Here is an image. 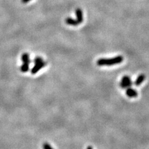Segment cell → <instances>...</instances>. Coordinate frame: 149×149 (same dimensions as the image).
<instances>
[{"label": "cell", "mask_w": 149, "mask_h": 149, "mask_svg": "<svg viewBox=\"0 0 149 149\" xmlns=\"http://www.w3.org/2000/svg\"><path fill=\"white\" fill-rule=\"evenodd\" d=\"M124 58L122 56L119 55L111 59H100L97 61L98 66H112L122 62Z\"/></svg>", "instance_id": "1"}, {"label": "cell", "mask_w": 149, "mask_h": 149, "mask_svg": "<svg viewBox=\"0 0 149 149\" xmlns=\"http://www.w3.org/2000/svg\"><path fill=\"white\" fill-rule=\"evenodd\" d=\"M132 85V81L129 76H124L122 77L121 81L120 82L119 86L122 89L130 88Z\"/></svg>", "instance_id": "2"}, {"label": "cell", "mask_w": 149, "mask_h": 149, "mask_svg": "<svg viewBox=\"0 0 149 149\" xmlns=\"http://www.w3.org/2000/svg\"><path fill=\"white\" fill-rule=\"evenodd\" d=\"M46 65H47V62H45V61H44L40 63H35V65L32 67L31 70H30V72H31L32 74L35 75V73H37L39 71H40V70L42 69V68H44V66H45Z\"/></svg>", "instance_id": "3"}, {"label": "cell", "mask_w": 149, "mask_h": 149, "mask_svg": "<svg viewBox=\"0 0 149 149\" xmlns=\"http://www.w3.org/2000/svg\"><path fill=\"white\" fill-rule=\"evenodd\" d=\"M75 14H76V20L78 22V23L81 24L83 21V12L80 8H77L75 10Z\"/></svg>", "instance_id": "4"}, {"label": "cell", "mask_w": 149, "mask_h": 149, "mask_svg": "<svg viewBox=\"0 0 149 149\" xmlns=\"http://www.w3.org/2000/svg\"><path fill=\"white\" fill-rule=\"evenodd\" d=\"M126 95L129 97H136L138 96V93L137 91L134 89L130 88H127L126 90Z\"/></svg>", "instance_id": "5"}, {"label": "cell", "mask_w": 149, "mask_h": 149, "mask_svg": "<svg viewBox=\"0 0 149 149\" xmlns=\"http://www.w3.org/2000/svg\"><path fill=\"white\" fill-rule=\"evenodd\" d=\"M65 23L66 24L73 25V26H77V25L79 24V23H78V22L77 21L76 19H74L70 18V17L65 19Z\"/></svg>", "instance_id": "6"}, {"label": "cell", "mask_w": 149, "mask_h": 149, "mask_svg": "<svg viewBox=\"0 0 149 149\" xmlns=\"http://www.w3.org/2000/svg\"><path fill=\"white\" fill-rule=\"evenodd\" d=\"M145 79V75L144 74H140L139 76L137 78L136 81H135L134 82L135 85H136V86H139L142 84V83L144 81Z\"/></svg>", "instance_id": "7"}, {"label": "cell", "mask_w": 149, "mask_h": 149, "mask_svg": "<svg viewBox=\"0 0 149 149\" xmlns=\"http://www.w3.org/2000/svg\"><path fill=\"white\" fill-rule=\"evenodd\" d=\"M21 60L23 63H28V64L31 63V60H30L29 57V54H27V53H24V54H23L21 56Z\"/></svg>", "instance_id": "8"}, {"label": "cell", "mask_w": 149, "mask_h": 149, "mask_svg": "<svg viewBox=\"0 0 149 149\" xmlns=\"http://www.w3.org/2000/svg\"><path fill=\"white\" fill-rule=\"evenodd\" d=\"M29 64L28 63H23L20 67V70L23 73L27 72L29 71Z\"/></svg>", "instance_id": "9"}, {"label": "cell", "mask_w": 149, "mask_h": 149, "mask_svg": "<svg viewBox=\"0 0 149 149\" xmlns=\"http://www.w3.org/2000/svg\"><path fill=\"white\" fill-rule=\"evenodd\" d=\"M34 63H40L42 61H43V59L40 56H36V57L34 58V59L33 60Z\"/></svg>", "instance_id": "10"}, {"label": "cell", "mask_w": 149, "mask_h": 149, "mask_svg": "<svg viewBox=\"0 0 149 149\" xmlns=\"http://www.w3.org/2000/svg\"><path fill=\"white\" fill-rule=\"evenodd\" d=\"M43 148L44 149H54L50 145H49L48 143H44L43 144Z\"/></svg>", "instance_id": "11"}, {"label": "cell", "mask_w": 149, "mask_h": 149, "mask_svg": "<svg viewBox=\"0 0 149 149\" xmlns=\"http://www.w3.org/2000/svg\"><path fill=\"white\" fill-rule=\"evenodd\" d=\"M31 1V0H21V2L23 3H27L28 2H29V1Z\"/></svg>", "instance_id": "12"}, {"label": "cell", "mask_w": 149, "mask_h": 149, "mask_svg": "<svg viewBox=\"0 0 149 149\" xmlns=\"http://www.w3.org/2000/svg\"><path fill=\"white\" fill-rule=\"evenodd\" d=\"M87 149H93V147H92L91 146H88V147H87Z\"/></svg>", "instance_id": "13"}]
</instances>
